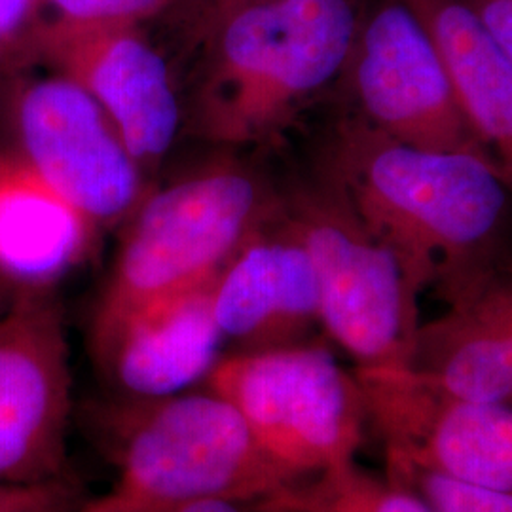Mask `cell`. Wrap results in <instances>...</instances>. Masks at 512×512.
<instances>
[{
  "label": "cell",
  "instance_id": "5b68a950",
  "mask_svg": "<svg viewBox=\"0 0 512 512\" xmlns=\"http://www.w3.org/2000/svg\"><path fill=\"white\" fill-rule=\"evenodd\" d=\"M205 387L232 404L291 486L355 459L366 418L355 374L311 342L222 355Z\"/></svg>",
  "mask_w": 512,
  "mask_h": 512
},
{
  "label": "cell",
  "instance_id": "cb8c5ba5",
  "mask_svg": "<svg viewBox=\"0 0 512 512\" xmlns=\"http://www.w3.org/2000/svg\"><path fill=\"white\" fill-rule=\"evenodd\" d=\"M74 512H105L101 509V505H99V501L95 499L92 503H86V505H82L78 511Z\"/></svg>",
  "mask_w": 512,
  "mask_h": 512
},
{
  "label": "cell",
  "instance_id": "8992f818",
  "mask_svg": "<svg viewBox=\"0 0 512 512\" xmlns=\"http://www.w3.org/2000/svg\"><path fill=\"white\" fill-rule=\"evenodd\" d=\"M281 207L313 264L321 329L357 366L406 365L420 296L399 260L329 179L281 198Z\"/></svg>",
  "mask_w": 512,
  "mask_h": 512
},
{
  "label": "cell",
  "instance_id": "4fadbf2b",
  "mask_svg": "<svg viewBox=\"0 0 512 512\" xmlns=\"http://www.w3.org/2000/svg\"><path fill=\"white\" fill-rule=\"evenodd\" d=\"M444 302L439 317L420 323L408 365L459 397L512 404V258Z\"/></svg>",
  "mask_w": 512,
  "mask_h": 512
},
{
  "label": "cell",
  "instance_id": "5bb4252c",
  "mask_svg": "<svg viewBox=\"0 0 512 512\" xmlns=\"http://www.w3.org/2000/svg\"><path fill=\"white\" fill-rule=\"evenodd\" d=\"M213 281L150 302L93 349L126 399L177 395L205 382L224 346Z\"/></svg>",
  "mask_w": 512,
  "mask_h": 512
},
{
  "label": "cell",
  "instance_id": "9c48e42d",
  "mask_svg": "<svg viewBox=\"0 0 512 512\" xmlns=\"http://www.w3.org/2000/svg\"><path fill=\"white\" fill-rule=\"evenodd\" d=\"M340 80L370 128L410 147L475 154L492 164L439 46L404 0L365 8Z\"/></svg>",
  "mask_w": 512,
  "mask_h": 512
},
{
  "label": "cell",
  "instance_id": "603a6c76",
  "mask_svg": "<svg viewBox=\"0 0 512 512\" xmlns=\"http://www.w3.org/2000/svg\"><path fill=\"white\" fill-rule=\"evenodd\" d=\"M247 2H253V0H198V19H196L198 35L202 33L207 25H211L215 19L236 10Z\"/></svg>",
  "mask_w": 512,
  "mask_h": 512
},
{
  "label": "cell",
  "instance_id": "9a60e30c",
  "mask_svg": "<svg viewBox=\"0 0 512 512\" xmlns=\"http://www.w3.org/2000/svg\"><path fill=\"white\" fill-rule=\"evenodd\" d=\"M99 228L16 156L0 148V289L54 291L93 251Z\"/></svg>",
  "mask_w": 512,
  "mask_h": 512
},
{
  "label": "cell",
  "instance_id": "3957f363",
  "mask_svg": "<svg viewBox=\"0 0 512 512\" xmlns=\"http://www.w3.org/2000/svg\"><path fill=\"white\" fill-rule=\"evenodd\" d=\"M101 427L116 467V484L97 499L105 512H164L200 499L258 509L291 486L209 387L110 404Z\"/></svg>",
  "mask_w": 512,
  "mask_h": 512
},
{
  "label": "cell",
  "instance_id": "d4e9b609",
  "mask_svg": "<svg viewBox=\"0 0 512 512\" xmlns=\"http://www.w3.org/2000/svg\"><path fill=\"white\" fill-rule=\"evenodd\" d=\"M10 300H12V296L6 293L4 289H0V311L4 310V308L8 306V302H10Z\"/></svg>",
  "mask_w": 512,
  "mask_h": 512
},
{
  "label": "cell",
  "instance_id": "7a4b0ae2",
  "mask_svg": "<svg viewBox=\"0 0 512 512\" xmlns=\"http://www.w3.org/2000/svg\"><path fill=\"white\" fill-rule=\"evenodd\" d=\"M363 12L359 0H253L215 19L198 35L194 131L241 148L285 128L342 78Z\"/></svg>",
  "mask_w": 512,
  "mask_h": 512
},
{
  "label": "cell",
  "instance_id": "ffe728a7",
  "mask_svg": "<svg viewBox=\"0 0 512 512\" xmlns=\"http://www.w3.org/2000/svg\"><path fill=\"white\" fill-rule=\"evenodd\" d=\"M387 476L412 486L433 512H512V495L509 494L482 490L420 471Z\"/></svg>",
  "mask_w": 512,
  "mask_h": 512
},
{
  "label": "cell",
  "instance_id": "ac0fdd59",
  "mask_svg": "<svg viewBox=\"0 0 512 512\" xmlns=\"http://www.w3.org/2000/svg\"><path fill=\"white\" fill-rule=\"evenodd\" d=\"M46 21L44 0H0V97L14 78L37 67Z\"/></svg>",
  "mask_w": 512,
  "mask_h": 512
},
{
  "label": "cell",
  "instance_id": "7c38bea8",
  "mask_svg": "<svg viewBox=\"0 0 512 512\" xmlns=\"http://www.w3.org/2000/svg\"><path fill=\"white\" fill-rule=\"evenodd\" d=\"M213 308L234 351L304 344L321 327L313 264L281 202L215 277Z\"/></svg>",
  "mask_w": 512,
  "mask_h": 512
},
{
  "label": "cell",
  "instance_id": "d6986e66",
  "mask_svg": "<svg viewBox=\"0 0 512 512\" xmlns=\"http://www.w3.org/2000/svg\"><path fill=\"white\" fill-rule=\"evenodd\" d=\"M181 0H44L48 19L82 25H143Z\"/></svg>",
  "mask_w": 512,
  "mask_h": 512
},
{
  "label": "cell",
  "instance_id": "8fae6325",
  "mask_svg": "<svg viewBox=\"0 0 512 512\" xmlns=\"http://www.w3.org/2000/svg\"><path fill=\"white\" fill-rule=\"evenodd\" d=\"M69 76L105 110L145 171L177 143L184 105L165 55L143 25L48 19L38 65Z\"/></svg>",
  "mask_w": 512,
  "mask_h": 512
},
{
  "label": "cell",
  "instance_id": "277c9868",
  "mask_svg": "<svg viewBox=\"0 0 512 512\" xmlns=\"http://www.w3.org/2000/svg\"><path fill=\"white\" fill-rule=\"evenodd\" d=\"M279 202L256 171L234 160L203 165L148 190L124 222V238L93 313V349L150 302L213 281L274 217Z\"/></svg>",
  "mask_w": 512,
  "mask_h": 512
},
{
  "label": "cell",
  "instance_id": "30bf717a",
  "mask_svg": "<svg viewBox=\"0 0 512 512\" xmlns=\"http://www.w3.org/2000/svg\"><path fill=\"white\" fill-rule=\"evenodd\" d=\"M71 363L54 291L19 293L0 311V482L61 478Z\"/></svg>",
  "mask_w": 512,
  "mask_h": 512
},
{
  "label": "cell",
  "instance_id": "2e32d148",
  "mask_svg": "<svg viewBox=\"0 0 512 512\" xmlns=\"http://www.w3.org/2000/svg\"><path fill=\"white\" fill-rule=\"evenodd\" d=\"M439 46L461 107L512 196V65L467 0H404Z\"/></svg>",
  "mask_w": 512,
  "mask_h": 512
},
{
  "label": "cell",
  "instance_id": "e0dca14e",
  "mask_svg": "<svg viewBox=\"0 0 512 512\" xmlns=\"http://www.w3.org/2000/svg\"><path fill=\"white\" fill-rule=\"evenodd\" d=\"M258 512H433L412 486L363 469L355 459L300 480Z\"/></svg>",
  "mask_w": 512,
  "mask_h": 512
},
{
  "label": "cell",
  "instance_id": "52a82bcc",
  "mask_svg": "<svg viewBox=\"0 0 512 512\" xmlns=\"http://www.w3.org/2000/svg\"><path fill=\"white\" fill-rule=\"evenodd\" d=\"M46 69V67H44ZM10 148L103 230L124 226L147 196V171L105 110L65 74H19L0 97Z\"/></svg>",
  "mask_w": 512,
  "mask_h": 512
},
{
  "label": "cell",
  "instance_id": "7402d4cb",
  "mask_svg": "<svg viewBox=\"0 0 512 512\" xmlns=\"http://www.w3.org/2000/svg\"><path fill=\"white\" fill-rule=\"evenodd\" d=\"M512 65V0H467Z\"/></svg>",
  "mask_w": 512,
  "mask_h": 512
},
{
  "label": "cell",
  "instance_id": "44dd1931",
  "mask_svg": "<svg viewBox=\"0 0 512 512\" xmlns=\"http://www.w3.org/2000/svg\"><path fill=\"white\" fill-rule=\"evenodd\" d=\"M82 505L61 476L42 482H0V512H74Z\"/></svg>",
  "mask_w": 512,
  "mask_h": 512
},
{
  "label": "cell",
  "instance_id": "6da1fadb",
  "mask_svg": "<svg viewBox=\"0 0 512 512\" xmlns=\"http://www.w3.org/2000/svg\"><path fill=\"white\" fill-rule=\"evenodd\" d=\"M403 268L412 291L446 300L501 258L512 196L494 164L465 152L399 143L344 120L327 175Z\"/></svg>",
  "mask_w": 512,
  "mask_h": 512
},
{
  "label": "cell",
  "instance_id": "ba28073f",
  "mask_svg": "<svg viewBox=\"0 0 512 512\" xmlns=\"http://www.w3.org/2000/svg\"><path fill=\"white\" fill-rule=\"evenodd\" d=\"M387 475L433 473L512 495V404L459 397L408 365L355 366Z\"/></svg>",
  "mask_w": 512,
  "mask_h": 512
}]
</instances>
